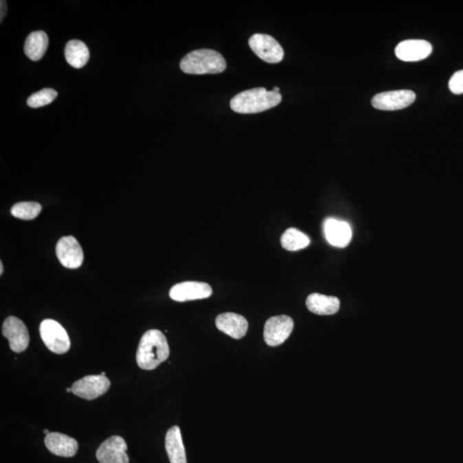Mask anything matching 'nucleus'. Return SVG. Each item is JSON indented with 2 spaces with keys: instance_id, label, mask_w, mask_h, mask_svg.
Segmentation results:
<instances>
[{
  "instance_id": "nucleus-17",
  "label": "nucleus",
  "mask_w": 463,
  "mask_h": 463,
  "mask_svg": "<svg viewBox=\"0 0 463 463\" xmlns=\"http://www.w3.org/2000/svg\"><path fill=\"white\" fill-rule=\"evenodd\" d=\"M310 312L318 315H333L340 309V301L333 296L312 294L305 301Z\"/></svg>"
},
{
  "instance_id": "nucleus-18",
  "label": "nucleus",
  "mask_w": 463,
  "mask_h": 463,
  "mask_svg": "<svg viewBox=\"0 0 463 463\" xmlns=\"http://www.w3.org/2000/svg\"><path fill=\"white\" fill-rule=\"evenodd\" d=\"M166 451L171 463H187L182 437L179 427H173L166 435Z\"/></svg>"
},
{
  "instance_id": "nucleus-9",
  "label": "nucleus",
  "mask_w": 463,
  "mask_h": 463,
  "mask_svg": "<svg viewBox=\"0 0 463 463\" xmlns=\"http://www.w3.org/2000/svg\"><path fill=\"white\" fill-rule=\"evenodd\" d=\"M3 336L9 341L10 349L15 353L25 351L30 344V334L22 320L9 316L3 323Z\"/></svg>"
},
{
  "instance_id": "nucleus-28",
  "label": "nucleus",
  "mask_w": 463,
  "mask_h": 463,
  "mask_svg": "<svg viewBox=\"0 0 463 463\" xmlns=\"http://www.w3.org/2000/svg\"><path fill=\"white\" fill-rule=\"evenodd\" d=\"M50 431H48V430H44V434H46V436H47V435H48V434H50Z\"/></svg>"
},
{
  "instance_id": "nucleus-20",
  "label": "nucleus",
  "mask_w": 463,
  "mask_h": 463,
  "mask_svg": "<svg viewBox=\"0 0 463 463\" xmlns=\"http://www.w3.org/2000/svg\"><path fill=\"white\" fill-rule=\"evenodd\" d=\"M65 57L66 61L72 67L83 68L89 59V48L81 41H69L65 48Z\"/></svg>"
},
{
  "instance_id": "nucleus-26",
  "label": "nucleus",
  "mask_w": 463,
  "mask_h": 463,
  "mask_svg": "<svg viewBox=\"0 0 463 463\" xmlns=\"http://www.w3.org/2000/svg\"><path fill=\"white\" fill-rule=\"evenodd\" d=\"M3 272V263H0V274H2Z\"/></svg>"
},
{
  "instance_id": "nucleus-12",
  "label": "nucleus",
  "mask_w": 463,
  "mask_h": 463,
  "mask_svg": "<svg viewBox=\"0 0 463 463\" xmlns=\"http://www.w3.org/2000/svg\"><path fill=\"white\" fill-rule=\"evenodd\" d=\"M169 295L175 301H196L211 297L212 288L208 283L200 281H184L174 285L170 290Z\"/></svg>"
},
{
  "instance_id": "nucleus-23",
  "label": "nucleus",
  "mask_w": 463,
  "mask_h": 463,
  "mask_svg": "<svg viewBox=\"0 0 463 463\" xmlns=\"http://www.w3.org/2000/svg\"><path fill=\"white\" fill-rule=\"evenodd\" d=\"M58 96V92L53 89H44L34 93L27 100V104L33 109L48 105Z\"/></svg>"
},
{
  "instance_id": "nucleus-2",
  "label": "nucleus",
  "mask_w": 463,
  "mask_h": 463,
  "mask_svg": "<svg viewBox=\"0 0 463 463\" xmlns=\"http://www.w3.org/2000/svg\"><path fill=\"white\" fill-rule=\"evenodd\" d=\"M281 102L280 93L266 88L246 90L233 97L230 102L233 111L238 114H257L273 109Z\"/></svg>"
},
{
  "instance_id": "nucleus-27",
  "label": "nucleus",
  "mask_w": 463,
  "mask_h": 463,
  "mask_svg": "<svg viewBox=\"0 0 463 463\" xmlns=\"http://www.w3.org/2000/svg\"><path fill=\"white\" fill-rule=\"evenodd\" d=\"M273 91L279 93L280 89L278 88V87H274V88L273 89Z\"/></svg>"
},
{
  "instance_id": "nucleus-3",
  "label": "nucleus",
  "mask_w": 463,
  "mask_h": 463,
  "mask_svg": "<svg viewBox=\"0 0 463 463\" xmlns=\"http://www.w3.org/2000/svg\"><path fill=\"white\" fill-rule=\"evenodd\" d=\"M180 67L186 74H217L225 71L227 63L217 51L200 50L186 54L180 61Z\"/></svg>"
},
{
  "instance_id": "nucleus-15",
  "label": "nucleus",
  "mask_w": 463,
  "mask_h": 463,
  "mask_svg": "<svg viewBox=\"0 0 463 463\" xmlns=\"http://www.w3.org/2000/svg\"><path fill=\"white\" fill-rule=\"evenodd\" d=\"M44 442L47 450L58 457H72L78 450V442L65 434L50 433Z\"/></svg>"
},
{
  "instance_id": "nucleus-21",
  "label": "nucleus",
  "mask_w": 463,
  "mask_h": 463,
  "mask_svg": "<svg viewBox=\"0 0 463 463\" xmlns=\"http://www.w3.org/2000/svg\"><path fill=\"white\" fill-rule=\"evenodd\" d=\"M281 244L284 249L295 252L310 245L309 237L296 228H288L281 238Z\"/></svg>"
},
{
  "instance_id": "nucleus-4",
  "label": "nucleus",
  "mask_w": 463,
  "mask_h": 463,
  "mask_svg": "<svg viewBox=\"0 0 463 463\" xmlns=\"http://www.w3.org/2000/svg\"><path fill=\"white\" fill-rule=\"evenodd\" d=\"M40 335L48 349L57 354L67 353L71 347L68 334L61 323L45 319L40 325Z\"/></svg>"
},
{
  "instance_id": "nucleus-10",
  "label": "nucleus",
  "mask_w": 463,
  "mask_h": 463,
  "mask_svg": "<svg viewBox=\"0 0 463 463\" xmlns=\"http://www.w3.org/2000/svg\"><path fill=\"white\" fill-rule=\"evenodd\" d=\"M56 254L59 262L68 269H78L83 262L81 246L74 237H63L58 240Z\"/></svg>"
},
{
  "instance_id": "nucleus-25",
  "label": "nucleus",
  "mask_w": 463,
  "mask_h": 463,
  "mask_svg": "<svg viewBox=\"0 0 463 463\" xmlns=\"http://www.w3.org/2000/svg\"><path fill=\"white\" fill-rule=\"evenodd\" d=\"M0 3H1V5H0L1 6V15H0V17H1V23H2L3 19H5L6 17L7 6H6V2L3 1V0H2V1Z\"/></svg>"
},
{
  "instance_id": "nucleus-1",
  "label": "nucleus",
  "mask_w": 463,
  "mask_h": 463,
  "mask_svg": "<svg viewBox=\"0 0 463 463\" xmlns=\"http://www.w3.org/2000/svg\"><path fill=\"white\" fill-rule=\"evenodd\" d=\"M170 350L164 334L151 330L142 336L137 352V363L144 370H154L168 360Z\"/></svg>"
},
{
  "instance_id": "nucleus-11",
  "label": "nucleus",
  "mask_w": 463,
  "mask_h": 463,
  "mask_svg": "<svg viewBox=\"0 0 463 463\" xmlns=\"http://www.w3.org/2000/svg\"><path fill=\"white\" fill-rule=\"evenodd\" d=\"M127 444L120 436H113L104 441L96 451L100 463H129Z\"/></svg>"
},
{
  "instance_id": "nucleus-16",
  "label": "nucleus",
  "mask_w": 463,
  "mask_h": 463,
  "mask_svg": "<svg viewBox=\"0 0 463 463\" xmlns=\"http://www.w3.org/2000/svg\"><path fill=\"white\" fill-rule=\"evenodd\" d=\"M326 239L330 245L344 248L349 245L352 239V230L350 226L345 222L329 218L323 225Z\"/></svg>"
},
{
  "instance_id": "nucleus-29",
  "label": "nucleus",
  "mask_w": 463,
  "mask_h": 463,
  "mask_svg": "<svg viewBox=\"0 0 463 463\" xmlns=\"http://www.w3.org/2000/svg\"><path fill=\"white\" fill-rule=\"evenodd\" d=\"M66 391H67L68 393H69V392H71V391H72V388H67V389H66Z\"/></svg>"
},
{
  "instance_id": "nucleus-24",
  "label": "nucleus",
  "mask_w": 463,
  "mask_h": 463,
  "mask_svg": "<svg viewBox=\"0 0 463 463\" xmlns=\"http://www.w3.org/2000/svg\"><path fill=\"white\" fill-rule=\"evenodd\" d=\"M449 88L455 95L463 94V71H459L451 76L449 82Z\"/></svg>"
},
{
  "instance_id": "nucleus-8",
  "label": "nucleus",
  "mask_w": 463,
  "mask_h": 463,
  "mask_svg": "<svg viewBox=\"0 0 463 463\" xmlns=\"http://www.w3.org/2000/svg\"><path fill=\"white\" fill-rule=\"evenodd\" d=\"M416 99V93L411 90H395L378 94L372 98V105L379 110H401L413 104Z\"/></svg>"
},
{
  "instance_id": "nucleus-5",
  "label": "nucleus",
  "mask_w": 463,
  "mask_h": 463,
  "mask_svg": "<svg viewBox=\"0 0 463 463\" xmlns=\"http://www.w3.org/2000/svg\"><path fill=\"white\" fill-rule=\"evenodd\" d=\"M249 46L257 57L270 64H277L283 59V48L274 37L269 34H253L250 38Z\"/></svg>"
},
{
  "instance_id": "nucleus-22",
  "label": "nucleus",
  "mask_w": 463,
  "mask_h": 463,
  "mask_svg": "<svg viewBox=\"0 0 463 463\" xmlns=\"http://www.w3.org/2000/svg\"><path fill=\"white\" fill-rule=\"evenodd\" d=\"M41 211V205L36 202H21L13 205L10 213L14 217L30 221L36 218Z\"/></svg>"
},
{
  "instance_id": "nucleus-13",
  "label": "nucleus",
  "mask_w": 463,
  "mask_h": 463,
  "mask_svg": "<svg viewBox=\"0 0 463 463\" xmlns=\"http://www.w3.org/2000/svg\"><path fill=\"white\" fill-rule=\"evenodd\" d=\"M396 55L406 62H416L427 58L433 52L430 43L424 40H407L396 47Z\"/></svg>"
},
{
  "instance_id": "nucleus-7",
  "label": "nucleus",
  "mask_w": 463,
  "mask_h": 463,
  "mask_svg": "<svg viewBox=\"0 0 463 463\" xmlns=\"http://www.w3.org/2000/svg\"><path fill=\"white\" fill-rule=\"evenodd\" d=\"M294 330V321L290 316L281 315L272 316L264 325V341L270 347L283 344Z\"/></svg>"
},
{
  "instance_id": "nucleus-30",
  "label": "nucleus",
  "mask_w": 463,
  "mask_h": 463,
  "mask_svg": "<svg viewBox=\"0 0 463 463\" xmlns=\"http://www.w3.org/2000/svg\"><path fill=\"white\" fill-rule=\"evenodd\" d=\"M100 375L105 376L106 374H105V372H102V374H100Z\"/></svg>"
},
{
  "instance_id": "nucleus-19",
  "label": "nucleus",
  "mask_w": 463,
  "mask_h": 463,
  "mask_svg": "<svg viewBox=\"0 0 463 463\" xmlns=\"http://www.w3.org/2000/svg\"><path fill=\"white\" fill-rule=\"evenodd\" d=\"M48 47V36L44 31H34L27 37L24 53L33 61L43 58Z\"/></svg>"
},
{
  "instance_id": "nucleus-6",
  "label": "nucleus",
  "mask_w": 463,
  "mask_h": 463,
  "mask_svg": "<svg viewBox=\"0 0 463 463\" xmlns=\"http://www.w3.org/2000/svg\"><path fill=\"white\" fill-rule=\"evenodd\" d=\"M109 388L110 381L106 376L89 375L75 382L72 386V392L79 398L91 401L106 394Z\"/></svg>"
},
{
  "instance_id": "nucleus-14",
  "label": "nucleus",
  "mask_w": 463,
  "mask_h": 463,
  "mask_svg": "<svg viewBox=\"0 0 463 463\" xmlns=\"http://www.w3.org/2000/svg\"><path fill=\"white\" fill-rule=\"evenodd\" d=\"M215 325L222 332L235 339H241L248 330L247 320L243 316L233 312L219 315L215 319Z\"/></svg>"
}]
</instances>
